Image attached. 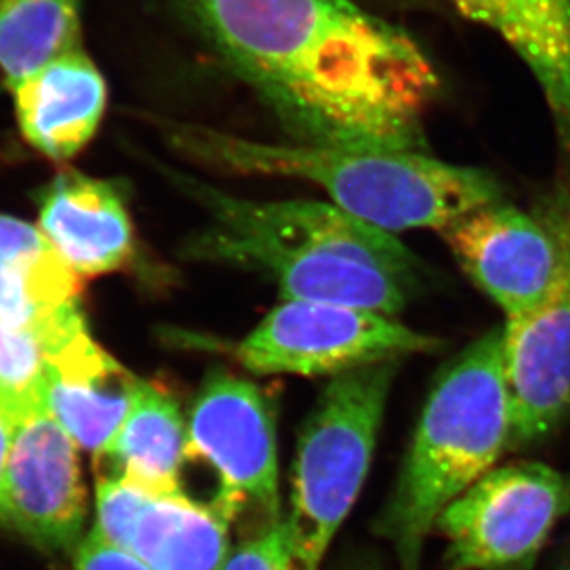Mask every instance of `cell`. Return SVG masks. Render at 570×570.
<instances>
[{
  "instance_id": "cell-1",
  "label": "cell",
  "mask_w": 570,
  "mask_h": 570,
  "mask_svg": "<svg viewBox=\"0 0 570 570\" xmlns=\"http://www.w3.org/2000/svg\"><path fill=\"white\" fill-rule=\"evenodd\" d=\"M299 145L426 151L442 81L403 28L353 0H173Z\"/></svg>"
},
{
  "instance_id": "cell-2",
  "label": "cell",
  "mask_w": 570,
  "mask_h": 570,
  "mask_svg": "<svg viewBox=\"0 0 570 570\" xmlns=\"http://www.w3.org/2000/svg\"><path fill=\"white\" fill-rule=\"evenodd\" d=\"M207 213L189 261L232 264L274 279L283 302L328 303L397 317L423 288L425 269L395 233L313 199L255 202L159 167Z\"/></svg>"
},
{
  "instance_id": "cell-3",
  "label": "cell",
  "mask_w": 570,
  "mask_h": 570,
  "mask_svg": "<svg viewBox=\"0 0 570 570\" xmlns=\"http://www.w3.org/2000/svg\"><path fill=\"white\" fill-rule=\"evenodd\" d=\"M165 142L202 167L240 176H285L317 185L334 205L390 233L443 232L462 216L504 199L484 168L442 161L429 151L268 145L209 126L159 120Z\"/></svg>"
},
{
  "instance_id": "cell-4",
  "label": "cell",
  "mask_w": 570,
  "mask_h": 570,
  "mask_svg": "<svg viewBox=\"0 0 570 570\" xmlns=\"http://www.w3.org/2000/svg\"><path fill=\"white\" fill-rule=\"evenodd\" d=\"M510 443L502 327L452 358L432 387L377 530L399 570H420L438 517L495 468Z\"/></svg>"
},
{
  "instance_id": "cell-5",
  "label": "cell",
  "mask_w": 570,
  "mask_h": 570,
  "mask_svg": "<svg viewBox=\"0 0 570 570\" xmlns=\"http://www.w3.org/2000/svg\"><path fill=\"white\" fill-rule=\"evenodd\" d=\"M399 367L401 361L379 362L331 379L303 426L285 519L303 570L320 569L358 499Z\"/></svg>"
},
{
  "instance_id": "cell-6",
  "label": "cell",
  "mask_w": 570,
  "mask_h": 570,
  "mask_svg": "<svg viewBox=\"0 0 570 570\" xmlns=\"http://www.w3.org/2000/svg\"><path fill=\"white\" fill-rule=\"evenodd\" d=\"M570 513V473L541 462L493 468L445 508L434 530L446 570H533Z\"/></svg>"
},
{
  "instance_id": "cell-7",
  "label": "cell",
  "mask_w": 570,
  "mask_h": 570,
  "mask_svg": "<svg viewBox=\"0 0 570 570\" xmlns=\"http://www.w3.org/2000/svg\"><path fill=\"white\" fill-rule=\"evenodd\" d=\"M184 463L215 476V511L232 524L249 513L257 530L281 521L275 412L254 382L210 373L190 410Z\"/></svg>"
},
{
  "instance_id": "cell-8",
  "label": "cell",
  "mask_w": 570,
  "mask_h": 570,
  "mask_svg": "<svg viewBox=\"0 0 570 570\" xmlns=\"http://www.w3.org/2000/svg\"><path fill=\"white\" fill-rule=\"evenodd\" d=\"M442 342L397 317L328 303L283 302L240 342L238 362L258 375H342L436 351Z\"/></svg>"
},
{
  "instance_id": "cell-9",
  "label": "cell",
  "mask_w": 570,
  "mask_h": 570,
  "mask_svg": "<svg viewBox=\"0 0 570 570\" xmlns=\"http://www.w3.org/2000/svg\"><path fill=\"white\" fill-rule=\"evenodd\" d=\"M554 232L561 269L554 291L522 316L504 320L502 364L510 403L508 452L554 434L570 412V189L560 184L535 205Z\"/></svg>"
},
{
  "instance_id": "cell-10",
  "label": "cell",
  "mask_w": 570,
  "mask_h": 570,
  "mask_svg": "<svg viewBox=\"0 0 570 570\" xmlns=\"http://www.w3.org/2000/svg\"><path fill=\"white\" fill-rule=\"evenodd\" d=\"M0 521L45 552L78 550L86 522L78 445L45 399L19 410Z\"/></svg>"
},
{
  "instance_id": "cell-11",
  "label": "cell",
  "mask_w": 570,
  "mask_h": 570,
  "mask_svg": "<svg viewBox=\"0 0 570 570\" xmlns=\"http://www.w3.org/2000/svg\"><path fill=\"white\" fill-rule=\"evenodd\" d=\"M440 237L504 320L541 305L560 277V246L538 207L521 209L499 199L452 222Z\"/></svg>"
},
{
  "instance_id": "cell-12",
  "label": "cell",
  "mask_w": 570,
  "mask_h": 570,
  "mask_svg": "<svg viewBox=\"0 0 570 570\" xmlns=\"http://www.w3.org/2000/svg\"><path fill=\"white\" fill-rule=\"evenodd\" d=\"M41 342L47 409L76 445L102 454L119 436L142 381L91 338L86 317Z\"/></svg>"
},
{
  "instance_id": "cell-13",
  "label": "cell",
  "mask_w": 570,
  "mask_h": 570,
  "mask_svg": "<svg viewBox=\"0 0 570 570\" xmlns=\"http://www.w3.org/2000/svg\"><path fill=\"white\" fill-rule=\"evenodd\" d=\"M38 227L81 279L119 272L134 258V224L117 185L78 170L45 187Z\"/></svg>"
},
{
  "instance_id": "cell-14",
  "label": "cell",
  "mask_w": 570,
  "mask_h": 570,
  "mask_svg": "<svg viewBox=\"0 0 570 570\" xmlns=\"http://www.w3.org/2000/svg\"><path fill=\"white\" fill-rule=\"evenodd\" d=\"M469 21L495 32L524 63L549 109L570 189V0H451Z\"/></svg>"
},
{
  "instance_id": "cell-15",
  "label": "cell",
  "mask_w": 570,
  "mask_h": 570,
  "mask_svg": "<svg viewBox=\"0 0 570 570\" xmlns=\"http://www.w3.org/2000/svg\"><path fill=\"white\" fill-rule=\"evenodd\" d=\"M28 145L52 161H69L102 122L108 87L83 47L28 76L11 91Z\"/></svg>"
},
{
  "instance_id": "cell-16",
  "label": "cell",
  "mask_w": 570,
  "mask_h": 570,
  "mask_svg": "<svg viewBox=\"0 0 570 570\" xmlns=\"http://www.w3.org/2000/svg\"><path fill=\"white\" fill-rule=\"evenodd\" d=\"M81 277L41 229L0 215V323L38 331L80 307Z\"/></svg>"
},
{
  "instance_id": "cell-17",
  "label": "cell",
  "mask_w": 570,
  "mask_h": 570,
  "mask_svg": "<svg viewBox=\"0 0 570 570\" xmlns=\"http://www.w3.org/2000/svg\"><path fill=\"white\" fill-rule=\"evenodd\" d=\"M187 429L179 406L150 382H140L134 406L108 451L95 456L109 476L139 485L150 497L179 495ZM100 474V473H98Z\"/></svg>"
},
{
  "instance_id": "cell-18",
  "label": "cell",
  "mask_w": 570,
  "mask_h": 570,
  "mask_svg": "<svg viewBox=\"0 0 570 570\" xmlns=\"http://www.w3.org/2000/svg\"><path fill=\"white\" fill-rule=\"evenodd\" d=\"M128 554L150 570H224L232 554L229 522L181 495L151 497Z\"/></svg>"
},
{
  "instance_id": "cell-19",
  "label": "cell",
  "mask_w": 570,
  "mask_h": 570,
  "mask_svg": "<svg viewBox=\"0 0 570 570\" xmlns=\"http://www.w3.org/2000/svg\"><path fill=\"white\" fill-rule=\"evenodd\" d=\"M81 0H0V91L81 49Z\"/></svg>"
},
{
  "instance_id": "cell-20",
  "label": "cell",
  "mask_w": 570,
  "mask_h": 570,
  "mask_svg": "<svg viewBox=\"0 0 570 570\" xmlns=\"http://www.w3.org/2000/svg\"><path fill=\"white\" fill-rule=\"evenodd\" d=\"M45 370L47 355L38 334L0 323V397L17 409L43 399Z\"/></svg>"
},
{
  "instance_id": "cell-21",
  "label": "cell",
  "mask_w": 570,
  "mask_h": 570,
  "mask_svg": "<svg viewBox=\"0 0 570 570\" xmlns=\"http://www.w3.org/2000/svg\"><path fill=\"white\" fill-rule=\"evenodd\" d=\"M151 497L129 480L109 474L97 479V524L92 532L115 549L129 552L140 511Z\"/></svg>"
},
{
  "instance_id": "cell-22",
  "label": "cell",
  "mask_w": 570,
  "mask_h": 570,
  "mask_svg": "<svg viewBox=\"0 0 570 570\" xmlns=\"http://www.w3.org/2000/svg\"><path fill=\"white\" fill-rule=\"evenodd\" d=\"M224 570H303L292 552L285 519L261 528L238 544Z\"/></svg>"
},
{
  "instance_id": "cell-23",
  "label": "cell",
  "mask_w": 570,
  "mask_h": 570,
  "mask_svg": "<svg viewBox=\"0 0 570 570\" xmlns=\"http://www.w3.org/2000/svg\"><path fill=\"white\" fill-rule=\"evenodd\" d=\"M75 570H150L135 556L115 549L98 533H89L75 552Z\"/></svg>"
},
{
  "instance_id": "cell-24",
  "label": "cell",
  "mask_w": 570,
  "mask_h": 570,
  "mask_svg": "<svg viewBox=\"0 0 570 570\" xmlns=\"http://www.w3.org/2000/svg\"><path fill=\"white\" fill-rule=\"evenodd\" d=\"M19 410L21 409H17L16 404L0 397V501H2V491H4L6 469H8L11 438L16 431Z\"/></svg>"
},
{
  "instance_id": "cell-25",
  "label": "cell",
  "mask_w": 570,
  "mask_h": 570,
  "mask_svg": "<svg viewBox=\"0 0 570 570\" xmlns=\"http://www.w3.org/2000/svg\"><path fill=\"white\" fill-rule=\"evenodd\" d=\"M566 570H570V563H569V566H567V569H566Z\"/></svg>"
}]
</instances>
